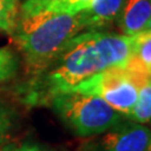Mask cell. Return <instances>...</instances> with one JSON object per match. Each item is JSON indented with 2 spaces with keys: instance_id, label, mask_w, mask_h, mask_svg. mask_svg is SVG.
<instances>
[{
  "instance_id": "obj_1",
  "label": "cell",
  "mask_w": 151,
  "mask_h": 151,
  "mask_svg": "<svg viewBox=\"0 0 151 151\" xmlns=\"http://www.w3.org/2000/svg\"><path fill=\"white\" fill-rule=\"evenodd\" d=\"M134 40L135 35L101 30L76 35L46 70L32 76L24 91V100L30 105L45 104L106 68L125 67Z\"/></svg>"
},
{
  "instance_id": "obj_2",
  "label": "cell",
  "mask_w": 151,
  "mask_h": 151,
  "mask_svg": "<svg viewBox=\"0 0 151 151\" xmlns=\"http://www.w3.org/2000/svg\"><path fill=\"white\" fill-rule=\"evenodd\" d=\"M85 29L78 14H36L19 17L11 35L32 76L40 74L76 35Z\"/></svg>"
},
{
  "instance_id": "obj_3",
  "label": "cell",
  "mask_w": 151,
  "mask_h": 151,
  "mask_svg": "<svg viewBox=\"0 0 151 151\" xmlns=\"http://www.w3.org/2000/svg\"><path fill=\"white\" fill-rule=\"evenodd\" d=\"M49 103L60 120L80 137L102 134L123 122V115L94 95L68 91L55 95Z\"/></svg>"
},
{
  "instance_id": "obj_4",
  "label": "cell",
  "mask_w": 151,
  "mask_h": 151,
  "mask_svg": "<svg viewBox=\"0 0 151 151\" xmlns=\"http://www.w3.org/2000/svg\"><path fill=\"white\" fill-rule=\"evenodd\" d=\"M141 85L140 80L127 67L115 66L102 70L70 91L100 97L118 113L129 118Z\"/></svg>"
},
{
  "instance_id": "obj_5",
  "label": "cell",
  "mask_w": 151,
  "mask_h": 151,
  "mask_svg": "<svg viewBox=\"0 0 151 151\" xmlns=\"http://www.w3.org/2000/svg\"><path fill=\"white\" fill-rule=\"evenodd\" d=\"M150 147L151 129L135 122H121L100 140L101 151H148Z\"/></svg>"
},
{
  "instance_id": "obj_6",
  "label": "cell",
  "mask_w": 151,
  "mask_h": 151,
  "mask_svg": "<svg viewBox=\"0 0 151 151\" xmlns=\"http://www.w3.org/2000/svg\"><path fill=\"white\" fill-rule=\"evenodd\" d=\"M125 0H94L87 9L81 11L84 27L97 30L118 22Z\"/></svg>"
},
{
  "instance_id": "obj_7",
  "label": "cell",
  "mask_w": 151,
  "mask_h": 151,
  "mask_svg": "<svg viewBox=\"0 0 151 151\" xmlns=\"http://www.w3.org/2000/svg\"><path fill=\"white\" fill-rule=\"evenodd\" d=\"M151 18V0H125L118 19L122 35L132 36L145 32Z\"/></svg>"
},
{
  "instance_id": "obj_8",
  "label": "cell",
  "mask_w": 151,
  "mask_h": 151,
  "mask_svg": "<svg viewBox=\"0 0 151 151\" xmlns=\"http://www.w3.org/2000/svg\"><path fill=\"white\" fill-rule=\"evenodd\" d=\"M94 0H25L19 17L36 14H78L87 9Z\"/></svg>"
},
{
  "instance_id": "obj_9",
  "label": "cell",
  "mask_w": 151,
  "mask_h": 151,
  "mask_svg": "<svg viewBox=\"0 0 151 151\" xmlns=\"http://www.w3.org/2000/svg\"><path fill=\"white\" fill-rule=\"evenodd\" d=\"M128 65L151 75V32L145 30L135 35L134 46Z\"/></svg>"
},
{
  "instance_id": "obj_10",
  "label": "cell",
  "mask_w": 151,
  "mask_h": 151,
  "mask_svg": "<svg viewBox=\"0 0 151 151\" xmlns=\"http://www.w3.org/2000/svg\"><path fill=\"white\" fill-rule=\"evenodd\" d=\"M129 119L139 124L151 122V78L139 87L138 100L129 115Z\"/></svg>"
},
{
  "instance_id": "obj_11",
  "label": "cell",
  "mask_w": 151,
  "mask_h": 151,
  "mask_svg": "<svg viewBox=\"0 0 151 151\" xmlns=\"http://www.w3.org/2000/svg\"><path fill=\"white\" fill-rule=\"evenodd\" d=\"M19 0H0V32L12 35L19 19Z\"/></svg>"
},
{
  "instance_id": "obj_12",
  "label": "cell",
  "mask_w": 151,
  "mask_h": 151,
  "mask_svg": "<svg viewBox=\"0 0 151 151\" xmlns=\"http://www.w3.org/2000/svg\"><path fill=\"white\" fill-rule=\"evenodd\" d=\"M16 114L14 110L0 100V145L10 139V135L15 129Z\"/></svg>"
},
{
  "instance_id": "obj_13",
  "label": "cell",
  "mask_w": 151,
  "mask_h": 151,
  "mask_svg": "<svg viewBox=\"0 0 151 151\" xmlns=\"http://www.w3.org/2000/svg\"><path fill=\"white\" fill-rule=\"evenodd\" d=\"M19 60L11 49H0V84L15 76Z\"/></svg>"
},
{
  "instance_id": "obj_14",
  "label": "cell",
  "mask_w": 151,
  "mask_h": 151,
  "mask_svg": "<svg viewBox=\"0 0 151 151\" xmlns=\"http://www.w3.org/2000/svg\"><path fill=\"white\" fill-rule=\"evenodd\" d=\"M11 151H44V150H42V149L37 146H29V145H25V146L19 147V148H17V149L11 150Z\"/></svg>"
},
{
  "instance_id": "obj_15",
  "label": "cell",
  "mask_w": 151,
  "mask_h": 151,
  "mask_svg": "<svg viewBox=\"0 0 151 151\" xmlns=\"http://www.w3.org/2000/svg\"><path fill=\"white\" fill-rule=\"evenodd\" d=\"M146 30H151V18H150V20H149V24H148V26H147Z\"/></svg>"
},
{
  "instance_id": "obj_16",
  "label": "cell",
  "mask_w": 151,
  "mask_h": 151,
  "mask_svg": "<svg viewBox=\"0 0 151 151\" xmlns=\"http://www.w3.org/2000/svg\"><path fill=\"white\" fill-rule=\"evenodd\" d=\"M148 151H151V147H150V149H149V150H148Z\"/></svg>"
},
{
  "instance_id": "obj_17",
  "label": "cell",
  "mask_w": 151,
  "mask_h": 151,
  "mask_svg": "<svg viewBox=\"0 0 151 151\" xmlns=\"http://www.w3.org/2000/svg\"><path fill=\"white\" fill-rule=\"evenodd\" d=\"M150 74H151V67H150Z\"/></svg>"
},
{
  "instance_id": "obj_18",
  "label": "cell",
  "mask_w": 151,
  "mask_h": 151,
  "mask_svg": "<svg viewBox=\"0 0 151 151\" xmlns=\"http://www.w3.org/2000/svg\"><path fill=\"white\" fill-rule=\"evenodd\" d=\"M149 32H151V30H149Z\"/></svg>"
},
{
  "instance_id": "obj_19",
  "label": "cell",
  "mask_w": 151,
  "mask_h": 151,
  "mask_svg": "<svg viewBox=\"0 0 151 151\" xmlns=\"http://www.w3.org/2000/svg\"><path fill=\"white\" fill-rule=\"evenodd\" d=\"M150 123H151V122H150Z\"/></svg>"
}]
</instances>
